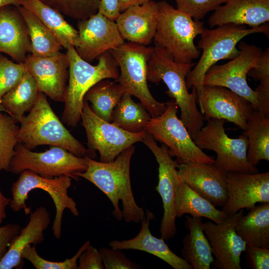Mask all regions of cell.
Masks as SVG:
<instances>
[{"label":"cell","instance_id":"1","mask_svg":"<svg viewBox=\"0 0 269 269\" xmlns=\"http://www.w3.org/2000/svg\"><path fill=\"white\" fill-rule=\"evenodd\" d=\"M135 151L132 145L120 153L113 161H97L88 156L86 170L75 174L95 185L111 202L115 218L128 223H138L144 218L145 212L136 203L133 192L130 165Z\"/></svg>","mask_w":269,"mask_h":269},{"label":"cell","instance_id":"2","mask_svg":"<svg viewBox=\"0 0 269 269\" xmlns=\"http://www.w3.org/2000/svg\"><path fill=\"white\" fill-rule=\"evenodd\" d=\"M194 63L175 61L163 47L155 44L147 63V80L152 83L163 81L167 93L175 101L181 111V120L193 139L204 125V118L197 108V91L188 92L186 78Z\"/></svg>","mask_w":269,"mask_h":269},{"label":"cell","instance_id":"3","mask_svg":"<svg viewBox=\"0 0 269 269\" xmlns=\"http://www.w3.org/2000/svg\"><path fill=\"white\" fill-rule=\"evenodd\" d=\"M256 33H262L268 36L269 24L250 28L244 25L234 24H225L215 29L204 27L197 46L202 50V53L186 78L187 89L196 90L198 103L201 98L203 81L208 69L219 60L232 59L238 56L240 53L237 48L238 43L246 36Z\"/></svg>","mask_w":269,"mask_h":269},{"label":"cell","instance_id":"4","mask_svg":"<svg viewBox=\"0 0 269 269\" xmlns=\"http://www.w3.org/2000/svg\"><path fill=\"white\" fill-rule=\"evenodd\" d=\"M19 123L17 141L29 150L46 144L62 147L79 157L87 156V149L65 127L42 92L38 91L33 108Z\"/></svg>","mask_w":269,"mask_h":269},{"label":"cell","instance_id":"5","mask_svg":"<svg viewBox=\"0 0 269 269\" xmlns=\"http://www.w3.org/2000/svg\"><path fill=\"white\" fill-rule=\"evenodd\" d=\"M66 54L69 61V77L62 119L68 126L75 127L81 119L86 93L102 80H116L120 71L110 50L98 58L96 65L82 59L74 47L68 49Z\"/></svg>","mask_w":269,"mask_h":269},{"label":"cell","instance_id":"6","mask_svg":"<svg viewBox=\"0 0 269 269\" xmlns=\"http://www.w3.org/2000/svg\"><path fill=\"white\" fill-rule=\"evenodd\" d=\"M159 14L155 44L164 48L179 63H190L200 51L194 40L204 28V22L174 8L165 0L158 2Z\"/></svg>","mask_w":269,"mask_h":269},{"label":"cell","instance_id":"7","mask_svg":"<svg viewBox=\"0 0 269 269\" xmlns=\"http://www.w3.org/2000/svg\"><path fill=\"white\" fill-rule=\"evenodd\" d=\"M153 49L152 47L128 42L110 51L120 69L115 82L125 92L138 99L151 118H155L163 113L166 104L157 101L147 85V63Z\"/></svg>","mask_w":269,"mask_h":269},{"label":"cell","instance_id":"8","mask_svg":"<svg viewBox=\"0 0 269 269\" xmlns=\"http://www.w3.org/2000/svg\"><path fill=\"white\" fill-rule=\"evenodd\" d=\"M18 179L11 188L12 199L9 205L14 212L23 209L26 215L30 214L31 208L25 201L28 199V193L33 189H40L46 192L51 197L56 208L55 217L53 223L54 236L59 239L61 235L62 217L65 209L72 214L79 215L77 204L68 194V189L71 186L72 178L67 175L53 178L42 177L31 171L25 170L19 173Z\"/></svg>","mask_w":269,"mask_h":269},{"label":"cell","instance_id":"9","mask_svg":"<svg viewBox=\"0 0 269 269\" xmlns=\"http://www.w3.org/2000/svg\"><path fill=\"white\" fill-rule=\"evenodd\" d=\"M163 113L151 118L145 131L155 140L166 146L171 157L179 164L188 162L214 163V158L205 153L194 142L181 119L177 117L178 106L173 99L168 101Z\"/></svg>","mask_w":269,"mask_h":269},{"label":"cell","instance_id":"10","mask_svg":"<svg viewBox=\"0 0 269 269\" xmlns=\"http://www.w3.org/2000/svg\"><path fill=\"white\" fill-rule=\"evenodd\" d=\"M207 121L193 140L201 149L216 153L215 165L226 172H259L248 159L249 141L244 132L238 138H231L225 132V120L211 119Z\"/></svg>","mask_w":269,"mask_h":269},{"label":"cell","instance_id":"11","mask_svg":"<svg viewBox=\"0 0 269 269\" xmlns=\"http://www.w3.org/2000/svg\"><path fill=\"white\" fill-rule=\"evenodd\" d=\"M15 151L8 171L16 174L28 170L46 178L67 175L76 179L75 174L85 171L88 166L87 156H77L59 146L36 152L17 142Z\"/></svg>","mask_w":269,"mask_h":269},{"label":"cell","instance_id":"12","mask_svg":"<svg viewBox=\"0 0 269 269\" xmlns=\"http://www.w3.org/2000/svg\"><path fill=\"white\" fill-rule=\"evenodd\" d=\"M81 119L88 141L87 156L93 158L98 151L100 161L108 162L128 147L142 141L146 131L138 133L127 132L111 122L98 117L84 100Z\"/></svg>","mask_w":269,"mask_h":269},{"label":"cell","instance_id":"13","mask_svg":"<svg viewBox=\"0 0 269 269\" xmlns=\"http://www.w3.org/2000/svg\"><path fill=\"white\" fill-rule=\"evenodd\" d=\"M240 53L225 64L214 65L205 74L203 86H217L229 89L248 100L255 110L259 107L257 92L248 85L247 79L249 71L256 66L262 50L255 45L241 41Z\"/></svg>","mask_w":269,"mask_h":269},{"label":"cell","instance_id":"14","mask_svg":"<svg viewBox=\"0 0 269 269\" xmlns=\"http://www.w3.org/2000/svg\"><path fill=\"white\" fill-rule=\"evenodd\" d=\"M142 142L153 153L158 165V181L155 190L161 197L163 209L159 232L161 238L168 240L176 233L174 200L181 181L178 164L172 159L167 147L163 144L158 146L152 136L146 132Z\"/></svg>","mask_w":269,"mask_h":269},{"label":"cell","instance_id":"15","mask_svg":"<svg viewBox=\"0 0 269 269\" xmlns=\"http://www.w3.org/2000/svg\"><path fill=\"white\" fill-rule=\"evenodd\" d=\"M244 215L243 209L228 215L220 223L211 221L203 223V231L210 244L216 269H241V256L246 243L237 234L236 227Z\"/></svg>","mask_w":269,"mask_h":269},{"label":"cell","instance_id":"16","mask_svg":"<svg viewBox=\"0 0 269 269\" xmlns=\"http://www.w3.org/2000/svg\"><path fill=\"white\" fill-rule=\"evenodd\" d=\"M77 26L79 43L75 49L78 55L88 62L125 42L115 21L99 12L79 20Z\"/></svg>","mask_w":269,"mask_h":269},{"label":"cell","instance_id":"17","mask_svg":"<svg viewBox=\"0 0 269 269\" xmlns=\"http://www.w3.org/2000/svg\"><path fill=\"white\" fill-rule=\"evenodd\" d=\"M23 63L39 92L55 101L64 102L69 67L66 53L59 51L49 56L29 54Z\"/></svg>","mask_w":269,"mask_h":269},{"label":"cell","instance_id":"18","mask_svg":"<svg viewBox=\"0 0 269 269\" xmlns=\"http://www.w3.org/2000/svg\"><path fill=\"white\" fill-rule=\"evenodd\" d=\"M198 104L204 120H225L244 131L254 110L248 100L228 88L217 86H203Z\"/></svg>","mask_w":269,"mask_h":269},{"label":"cell","instance_id":"19","mask_svg":"<svg viewBox=\"0 0 269 269\" xmlns=\"http://www.w3.org/2000/svg\"><path fill=\"white\" fill-rule=\"evenodd\" d=\"M227 199L221 211L227 215L269 203V172H226Z\"/></svg>","mask_w":269,"mask_h":269},{"label":"cell","instance_id":"20","mask_svg":"<svg viewBox=\"0 0 269 269\" xmlns=\"http://www.w3.org/2000/svg\"><path fill=\"white\" fill-rule=\"evenodd\" d=\"M181 181L215 206L222 207L227 199L226 172L214 163L188 162L179 164Z\"/></svg>","mask_w":269,"mask_h":269},{"label":"cell","instance_id":"21","mask_svg":"<svg viewBox=\"0 0 269 269\" xmlns=\"http://www.w3.org/2000/svg\"><path fill=\"white\" fill-rule=\"evenodd\" d=\"M158 14V2L151 0L128 7L115 22L125 40L146 46L154 38Z\"/></svg>","mask_w":269,"mask_h":269},{"label":"cell","instance_id":"22","mask_svg":"<svg viewBox=\"0 0 269 269\" xmlns=\"http://www.w3.org/2000/svg\"><path fill=\"white\" fill-rule=\"evenodd\" d=\"M30 49L27 28L17 7L0 8V55L3 53L15 62L23 63Z\"/></svg>","mask_w":269,"mask_h":269},{"label":"cell","instance_id":"23","mask_svg":"<svg viewBox=\"0 0 269 269\" xmlns=\"http://www.w3.org/2000/svg\"><path fill=\"white\" fill-rule=\"evenodd\" d=\"M269 21V0H229L208 19L211 28L227 24L258 27Z\"/></svg>","mask_w":269,"mask_h":269},{"label":"cell","instance_id":"24","mask_svg":"<svg viewBox=\"0 0 269 269\" xmlns=\"http://www.w3.org/2000/svg\"><path fill=\"white\" fill-rule=\"evenodd\" d=\"M154 215L146 210L141 221V228L134 238L122 241L113 240L109 246L114 249L135 250L150 254L163 260L174 269H192V267L182 258L174 254L162 238L153 236L149 230L150 221Z\"/></svg>","mask_w":269,"mask_h":269},{"label":"cell","instance_id":"25","mask_svg":"<svg viewBox=\"0 0 269 269\" xmlns=\"http://www.w3.org/2000/svg\"><path fill=\"white\" fill-rule=\"evenodd\" d=\"M50 222V213L40 206L30 213L27 225L11 241L8 249L0 261V269H21L23 264L21 253L27 245L41 244L44 240L43 231Z\"/></svg>","mask_w":269,"mask_h":269},{"label":"cell","instance_id":"26","mask_svg":"<svg viewBox=\"0 0 269 269\" xmlns=\"http://www.w3.org/2000/svg\"><path fill=\"white\" fill-rule=\"evenodd\" d=\"M185 218V226L189 233L182 239V258L192 269H210L214 257L203 231L202 217L186 216Z\"/></svg>","mask_w":269,"mask_h":269},{"label":"cell","instance_id":"27","mask_svg":"<svg viewBox=\"0 0 269 269\" xmlns=\"http://www.w3.org/2000/svg\"><path fill=\"white\" fill-rule=\"evenodd\" d=\"M21 6L35 15L55 35L66 50L76 48L79 43L78 31L70 25L60 12L40 0H19Z\"/></svg>","mask_w":269,"mask_h":269},{"label":"cell","instance_id":"28","mask_svg":"<svg viewBox=\"0 0 269 269\" xmlns=\"http://www.w3.org/2000/svg\"><path fill=\"white\" fill-rule=\"evenodd\" d=\"M174 203L176 217L178 218L188 214L194 217H205L218 224L227 216L181 181L176 189Z\"/></svg>","mask_w":269,"mask_h":269},{"label":"cell","instance_id":"29","mask_svg":"<svg viewBox=\"0 0 269 269\" xmlns=\"http://www.w3.org/2000/svg\"><path fill=\"white\" fill-rule=\"evenodd\" d=\"M250 210L238 221L236 232L247 245L269 249V203Z\"/></svg>","mask_w":269,"mask_h":269},{"label":"cell","instance_id":"30","mask_svg":"<svg viewBox=\"0 0 269 269\" xmlns=\"http://www.w3.org/2000/svg\"><path fill=\"white\" fill-rule=\"evenodd\" d=\"M38 93L34 79L26 71L17 84L2 98L0 112L19 122L25 113L29 112L33 108Z\"/></svg>","mask_w":269,"mask_h":269},{"label":"cell","instance_id":"31","mask_svg":"<svg viewBox=\"0 0 269 269\" xmlns=\"http://www.w3.org/2000/svg\"><path fill=\"white\" fill-rule=\"evenodd\" d=\"M244 133L249 141L247 157L250 163L256 167L261 160L269 161V116L254 110Z\"/></svg>","mask_w":269,"mask_h":269},{"label":"cell","instance_id":"32","mask_svg":"<svg viewBox=\"0 0 269 269\" xmlns=\"http://www.w3.org/2000/svg\"><path fill=\"white\" fill-rule=\"evenodd\" d=\"M125 93L117 82L104 79L88 90L84 100L91 103L90 107L98 117L111 122L113 111Z\"/></svg>","mask_w":269,"mask_h":269},{"label":"cell","instance_id":"33","mask_svg":"<svg viewBox=\"0 0 269 269\" xmlns=\"http://www.w3.org/2000/svg\"><path fill=\"white\" fill-rule=\"evenodd\" d=\"M132 96L125 92L113 111L111 123L130 133L145 131L151 118L148 111L141 103L135 102Z\"/></svg>","mask_w":269,"mask_h":269},{"label":"cell","instance_id":"34","mask_svg":"<svg viewBox=\"0 0 269 269\" xmlns=\"http://www.w3.org/2000/svg\"><path fill=\"white\" fill-rule=\"evenodd\" d=\"M17 7L27 28L30 40V53L49 56L59 52L62 46L53 33L26 8L21 6Z\"/></svg>","mask_w":269,"mask_h":269},{"label":"cell","instance_id":"35","mask_svg":"<svg viewBox=\"0 0 269 269\" xmlns=\"http://www.w3.org/2000/svg\"><path fill=\"white\" fill-rule=\"evenodd\" d=\"M18 122L9 115L0 112V172L8 171L10 161L15 153Z\"/></svg>","mask_w":269,"mask_h":269},{"label":"cell","instance_id":"36","mask_svg":"<svg viewBox=\"0 0 269 269\" xmlns=\"http://www.w3.org/2000/svg\"><path fill=\"white\" fill-rule=\"evenodd\" d=\"M248 75L255 81H260L255 91L258 96V111L269 116V49L262 51L255 67L252 68Z\"/></svg>","mask_w":269,"mask_h":269},{"label":"cell","instance_id":"37","mask_svg":"<svg viewBox=\"0 0 269 269\" xmlns=\"http://www.w3.org/2000/svg\"><path fill=\"white\" fill-rule=\"evenodd\" d=\"M62 15L77 20L87 19L98 12L100 0H40Z\"/></svg>","mask_w":269,"mask_h":269},{"label":"cell","instance_id":"38","mask_svg":"<svg viewBox=\"0 0 269 269\" xmlns=\"http://www.w3.org/2000/svg\"><path fill=\"white\" fill-rule=\"evenodd\" d=\"M90 245L87 241L78 250L76 254L70 259L63 262H52L41 257L37 253L35 245H27L21 253V258L29 261L36 269H78L79 258L81 254Z\"/></svg>","mask_w":269,"mask_h":269},{"label":"cell","instance_id":"39","mask_svg":"<svg viewBox=\"0 0 269 269\" xmlns=\"http://www.w3.org/2000/svg\"><path fill=\"white\" fill-rule=\"evenodd\" d=\"M26 71L23 63L14 62L0 55V101L17 84Z\"/></svg>","mask_w":269,"mask_h":269},{"label":"cell","instance_id":"40","mask_svg":"<svg viewBox=\"0 0 269 269\" xmlns=\"http://www.w3.org/2000/svg\"><path fill=\"white\" fill-rule=\"evenodd\" d=\"M177 9L183 11L196 20L203 18L210 11L216 10L229 0H174Z\"/></svg>","mask_w":269,"mask_h":269},{"label":"cell","instance_id":"41","mask_svg":"<svg viewBox=\"0 0 269 269\" xmlns=\"http://www.w3.org/2000/svg\"><path fill=\"white\" fill-rule=\"evenodd\" d=\"M106 269H137L140 266L120 250L102 247L99 250Z\"/></svg>","mask_w":269,"mask_h":269},{"label":"cell","instance_id":"42","mask_svg":"<svg viewBox=\"0 0 269 269\" xmlns=\"http://www.w3.org/2000/svg\"><path fill=\"white\" fill-rule=\"evenodd\" d=\"M245 252L251 268L269 269V249L247 245Z\"/></svg>","mask_w":269,"mask_h":269},{"label":"cell","instance_id":"43","mask_svg":"<svg viewBox=\"0 0 269 269\" xmlns=\"http://www.w3.org/2000/svg\"><path fill=\"white\" fill-rule=\"evenodd\" d=\"M101 253L90 245L78 259V269H104Z\"/></svg>","mask_w":269,"mask_h":269},{"label":"cell","instance_id":"44","mask_svg":"<svg viewBox=\"0 0 269 269\" xmlns=\"http://www.w3.org/2000/svg\"><path fill=\"white\" fill-rule=\"evenodd\" d=\"M20 231L16 224L9 223L0 227V261L5 254L10 243Z\"/></svg>","mask_w":269,"mask_h":269},{"label":"cell","instance_id":"45","mask_svg":"<svg viewBox=\"0 0 269 269\" xmlns=\"http://www.w3.org/2000/svg\"><path fill=\"white\" fill-rule=\"evenodd\" d=\"M98 12L115 21L121 13L119 0H100Z\"/></svg>","mask_w":269,"mask_h":269},{"label":"cell","instance_id":"46","mask_svg":"<svg viewBox=\"0 0 269 269\" xmlns=\"http://www.w3.org/2000/svg\"><path fill=\"white\" fill-rule=\"evenodd\" d=\"M10 199L5 197L2 193L0 188V224L6 217L5 209L9 205Z\"/></svg>","mask_w":269,"mask_h":269},{"label":"cell","instance_id":"47","mask_svg":"<svg viewBox=\"0 0 269 269\" xmlns=\"http://www.w3.org/2000/svg\"><path fill=\"white\" fill-rule=\"evenodd\" d=\"M121 12L128 7L136 5H140L151 0H119Z\"/></svg>","mask_w":269,"mask_h":269},{"label":"cell","instance_id":"48","mask_svg":"<svg viewBox=\"0 0 269 269\" xmlns=\"http://www.w3.org/2000/svg\"><path fill=\"white\" fill-rule=\"evenodd\" d=\"M18 1L19 0H0V8L8 5L18 6Z\"/></svg>","mask_w":269,"mask_h":269}]
</instances>
